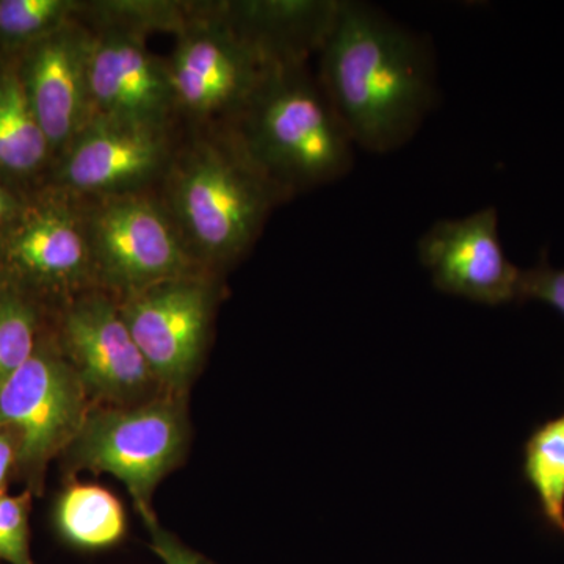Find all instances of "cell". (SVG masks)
Wrapping results in <instances>:
<instances>
[{
  "label": "cell",
  "mask_w": 564,
  "mask_h": 564,
  "mask_svg": "<svg viewBox=\"0 0 564 564\" xmlns=\"http://www.w3.org/2000/svg\"><path fill=\"white\" fill-rule=\"evenodd\" d=\"M243 113V147L282 191L328 184L350 172L355 141L302 65L267 70Z\"/></svg>",
  "instance_id": "cell-2"
},
{
  "label": "cell",
  "mask_w": 564,
  "mask_h": 564,
  "mask_svg": "<svg viewBox=\"0 0 564 564\" xmlns=\"http://www.w3.org/2000/svg\"><path fill=\"white\" fill-rule=\"evenodd\" d=\"M87 51L85 41L63 35L46 41L33 55L25 88L50 143L68 140L87 113Z\"/></svg>",
  "instance_id": "cell-13"
},
{
  "label": "cell",
  "mask_w": 564,
  "mask_h": 564,
  "mask_svg": "<svg viewBox=\"0 0 564 564\" xmlns=\"http://www.w3.org/2000/svg\"><path fill=\"white\" fill-rule=\"evenodd\" d=\"M151 538V549L163 564H214L202 554L182 543L180 538L159 524L155 513L141 518Z\"/></svg>",
  "instance_id": "cell-23"
},
{
  "label": "cell",
  "mask_w": 564,
  "mask_h": 564,
  "mask_svg": "<svg viewBox=\"0 0 564 564\" xmlns=\"http://www.w3.org/2000/svg\"><path fill=\"white\" fill-rule=\"evenodd\" d=\"M530 300L549 304L564 317V267L551 265L545 254L533 267L522 270L519 303Z\"/></svg>",
  "instance_id": "cell-22"
},
{
  "label": "cell",
  "mask_w": 564,
  "mask_h": 564,
  "mask_svg": "<svg viewBox=\"0 0 564 564\" xmlns=\"http://www.w3.org/2000/svg\"><path fill=\"white\" fill-rule=\"evenodd\" d=\"M35 352V317L14 299H0V388Z\"/></svg>",
  "instance_id": "cell-19"
},
{
  "label": "cell",
  "mask_w": 564,
  "mask_h": 564,
  "mask_svg": "<svg viewBox=\"0 0 564 564\" xmlns=\"http://www.w3.org/2000/svg\"><path fill=\"white\" fill-rule=\"evenodd\" d=\"M68 3L61 0H2L0 31L9 36H29L62 17Z\"/></svg>",
  "instance_id": "cell-21"
},
{
  "label": "cell",
  "mask_w": 564,
  "mask_h": 564,
  "mask_svg": "<svg viewBox=\"0 0 564 564\" xmlns=\"http://www.w3.org/2000/svg\"><path fill=\"white\" fill-rule=\"evenodd\" d=\"M13 256L33 274L66 281L87 272L91 251L73 221L46 214L22 229L14 240Z\"/></svg>",
  "instance_id": "cell-16"
},
{
  "label": "cell",
  "mask_w": 564,
  "mask_h": 564,
  "mask_svg": "<svg viewBox=\"0 0 564 564\" xmlns=\"http://www.w3.org/2000/svg\"><path fill=\"white\" fill-rule=\"evenodd\" d=\"M339 2H248L236 7L237 33L269 66L302 65L322 50Z\"/></svg>",
  "instance_id": "cell-14"
},
{
  "label": "cell",
  "mask_w": 564,
  "mask_h": 564,
  "mask_svg": "<svg viewBox=\"0 0 564 564\" xmlns=\"http://www.w3.org/2000/svg\"><path fill=\"white\" fill-rule=\"evenodd\" d=\"M282 191L240 140L236 151L196 152L182 170L176 207L192 242L214 261L240 258Z\"/></svg>",
  "instance_id": "cell-4"
},
{
  "label": "cell",
  "mask_w": 564,
  "mask_h": 564,
  "mask_svg": "<svg viewBox=\"0 0 564 564\" xmlns=\"http://www.w3.org/2000/svg\"><path fill=\"white\" fill-rule=\"evenodd\" d=\"M163 154L161 126L101 117L70 151L65 176L80 191H117L150 177Z\"/></svg>",
  "instance_id": "cell-12"
},
{
  "label": "cell",
  "mask_w": 564,
  "mask_h": 564,
  "mask_svg": "<svg viewBox=\"0 0 564 564\" xmlns=\"http://www.w3.org/2000/svg\"><path fill=\"white\" fill-rule=\"evenodd\" d=\"M214 296L209 284L185 274L118 304L162 392L187 393L206 350Z\"/></svg>",
  "instance_id": "cell-6"
},
{
  "label": "cell",
  "mask_w": 564,
  "mask_h": 564,
  "mask_svg": "<svg viewBox=\"0 0 564 564\" xmlns=\"http://www.w3.org/2000/svg\"><path fill=\"white\" fill-rule=\"evenodd\" d=\"M55 525L73 547L104 551L121 543L128 518L121 500L109 489L74 481L58 497Z\"/></svg>",
  "instance_id": "cell-15"
},
{
  "label": "cell",
  "mask_w": 564,
  "mask_h": 564,
  "mask_svg": "<svg viewBox=\"0 0 564 564\" xmlns=\"http://www.w3.org/2000/svg\"><path fill=\"white\" fill-rule=\"evenodd\" d=\"M3 210V203H2V196H0V215H2Z\"/></svg>",
  "instance_id": "cell-25"
},
{
  "label": "cell",
  "mask_w": 564,
  "mask_h": 564,
  "mask_svg": "<svg viewBox=\"0 0 564 564\" xmlns=\"http://www.w3.org/2000/svg\"><path fill=\"white\" fill-rule=\"evenodd\" d=\"M17 445L9 433L0 430V489H6L11 467L17 463Z\"/></svg>",
  "instance_id": "cell-24"
},
{
  "label": "cell",
  "mask_w": 564,
  "mask_h": 564,
  "mask_svg": "<svg viewBox=\"0 0 564 564\" xmlns=\"http://www.w3.org/2000/svg\"><path fill=\"white\" fill-rule=\"evenodd\" d=\"M522 475L536 497L544 524L564 538V413L541 423L527 437Z\"/></svg>",
  "instance_id": "cell-17"
},
{
  "label": "cell",
  "mask_w": 564,
  "mask_h": 564,
  "mask_svg": "<svg viewBox=\"0 0 564 564\" xmlns=\"http://www.w3.org/2000/svg\"><path fill=\"white\" fill-rule=\"evenodd\" d=\"M93 404L68 358L35 351L0 388V430L32 478L79 434Z\"/></svg>",
  "instance_id": "cell-5"
},
{
  "label": "cell",
  "mask_w": 564,
  "mask_h": 564,
  "mask_svg": "<svg viewBox=\"0 0 564 564\" xmlns=\"http://www.w3.org/2000/svg\"><path fill=\"white\" fill-rule=\"evenodd\" d=\"M87 84L90 104L111 120L161 126L176 98L170 73L124 35L88 44Z\"/></svg>",
  "instance_id": "cell-11"
},
{
  "label": "cell",
  "mask_w": 564,
  "mask_h": 564,
  "mask_svg": "<svg viewBox=\"0 0 564 564\" xmlns=\"http://www.w3.org/2000/svg\"><path fill=\"white\" fill-rule=\"evenodd\" d=\"M47 144L25 85L14 77L0 80V166L31 172L43 162Z\"/></svg>",
  "instance_id": "cell-18"
},
{
  "label": "cell",
  "mask_w": 564,
  "mask_h": 564,
  "mask_svg": "<svg viewBox=\"0 0 564 564\" xmlns=\"http://www.w3.org/2000/svg\"><path fill=\"white\" fill-rule=\"evenodd\" d=\"M417 256L437 291L488 306L519 303L524 269L505 254L494 207L437 220L419 239Z\"/></svg>",
  "instance_id": "cell-8"
},
{
  "label": "cell",
  "mask_w": 564,
  "mask_h": 564,
  "mask_svg": "<svg viewBox=\"0 0 564 564\" xmlns=\"http://www.w3.org/2000/svg\"><path fill=\"white\" fill-rule=\"evenodd\" d=\"M270 68L239 33L215 32L182 43L170 77L176 99L196 113L243 111Z\"/></svg>",
  "instance_id": "cell-10"
},
{
  "label": "cell",
  "mask_w": 564,
  "mask_h": 564,
  "mask_svg": "<svg viewBox=\"0 0 564 564\" xmlns=\"http://www.w3.org/2000/svg\"><path fill=\"white\" fill-rule=\"evenodd\" d=\"M90 251L102 276L126 296L187 274L172 226L144 199L107 204L93 220Z\"/></svg>",
  "instance_id": "cell-9"
},
{
  "label": "cell",
  "mask_w": 564,
  "mask_h": 564,
  "mask_svg": "<svg viewBox=\"0 0 564 564\" xmlns=\"http://www.w3.org/2000/svg\"><path fill=\"white\" fill-rule=\"evenodd\" d=\"M68 361L93 406H131L161 395L120 306L101 295L73 304L65 317Z\"/></svg>",
  "instance_id": "cell-7"
},
{
  "label": "cell",
  "mask_w": 564,
  "mask_h": 564,
  "mask_svg": "<svg viewBox=\"0 0 564 564\" xmlns=\"http://www.w3.org/2000/svg\"><path fill=\"white\" fill-rule=\"evenodd\" d=\"M29 513L31 492L10 496L0 489V562L35 564L29 543Z\"/></svg>",
  "instance_id": "cell-20"
},
{
  "label": "cell",
  "mask_w": 564,
  "mask_h": 564,
  "mask_svg": "<svg viewBox=\"0 0 564 564\" xmlns=\"http://www.w3.org/2000/svg\"><path fill=\"white\" fill-rule=\"evenodd\" d=\"M188 440L185 397L161 393L131 406H93L66 452L73 473L122 481L143 518L154 513L155 488L184 459Z\"/></svg>",
  "instance_id": "cell-3"
},
{
  "label": "cell",
  "mask_w": 564,
  "mask_h": 564,
  "mask_svg": "<svg viewBox=\"0 0 564 564\" xmlns=\"http://www.w3.org/2000/svg\"><path fill=\"white\" fill-rule=\"evenodd\" d=\"M321 57L323 90L364 150H399L434 106L429 44L369 3L339 0Z\"/></svg>",
  "instance_id": "cell-1"
}]
</instances>
